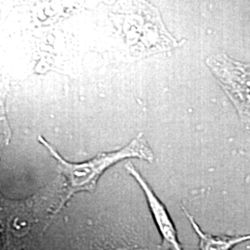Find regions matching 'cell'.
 <instances>
[{
	"label": "cell",
	"instance_id": "3",
	"mask_svg": "<svg viewBox=\"0 0 250 250\" xmlns=\"http://www.w3.org/2000/svg\"><path fill=\"white\" fill-rule=\"evenodd\" d=\"M126 170L134 177L143 190L149 210L154 219V223L161 234V248L164 250H184L179 241L175 225L173 224L165 205L161 202V199L155 194L150 186L131 162L126 164Z\"/></svg>",
	"mask_w": 250,
	"mask_h": 250
},
{
	"label": "cell",
	"instance_id": "4",
	"mask_svg": "<svg viewBox=\"0 0 250 250\" xmlns=\"http://www.w3.org/2000/svg\"><path fill=\"white\" fill-rule=\"evenodd\" d=\"M183 210L198 237L199 250H232L239 244L250 241V233L240 235H213L203 232L187 208H183Z\"/></svg>",
	"mask_w": 250,
	"mask_h": 250
},
{
	"label": "cell",
	"instance_id": "2",
	"mask_svg": "<svg viewBox=\"0 0 250 250\" xmlns=\"http://www.w3.org/2000/svg\"><path fill=\"white\" fill-rule=\"evenodd\" d=\"M206 64L232 102L242 123L250 127V63L218 54L208 58Z\"/></svg>",
	"mask_w": 250,
	"mask_h": 250
},
{
	"label": "cell",
	"instance_id": "1",
	"mask_svg": "<svg viewBox=\"0 0 250 250\" xmlns=\"http://www.w3.org/2000/svg\"><path fill=\"white\" fill-rule=\"evenodd\" d=\"M38 140L53 156L58 163V169L66 182L64 197L58 210L62 209L63 205L73 195L80 192H93L102 173L117 162L129 158L151 161L154 158L151 149L145 141L142 134L120 150L101 153L94 159L82 163H72L65 161L49 144L45 142L42 136H38Z\"/></svg>",
	"mask_w": 250,
	"mask_h": 250
}]
</instances>
